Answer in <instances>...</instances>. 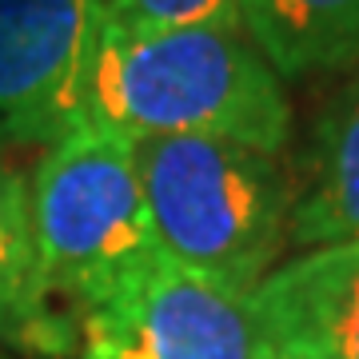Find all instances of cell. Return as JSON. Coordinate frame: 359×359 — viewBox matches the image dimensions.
<instances>
[{
    "mask_svg": "<svg viewBox=\"0 0 359 359\" xmlns=\"http://www.w3.org/2000/svg\"><path fill=\"white\" fill-rule=\"evenodd\" d=\"M76 359H271L252 295L160 256L76 316Z\"/></svg>",
    "mask_w": 359,
    "mask_h": 359,
    "instance_id": "obj_4",
    "label": "cell"
},
{
    "mask_svg": "<svg viewBox=\"0 0 359 359\" xmlns=\"http://www.w3.org/2000/svg\"><path fill=\"white\" fill-rule=\"evenodd\" d=\"M80 120L132 140L219 136L283 156L292 144L287 80L240 25H124L104 16Z\"/></svg>",
    "mask_w": 359,
    "mask_h": 359,
    "instance_id": "obj_1",
    "label": "cell"
},
{
    "mask_svg": "<svg viewBox=\"0 0 359 359\" xmlns=\"http://www.w3.org/2000/svg\"><path fill=\"white\" fill-rule=\"evenodd\" d=\"M104 0H0V144L48 148L80 120Z\"/></svg>",
    "mask_w": 359,
    "mask_h": 359,
    "instance_id": "obj_5",
    "label": "cell"
},
{
    "mask_svg": "<svg viewBox=\"0 0 359 359\" xmlns=\"http://www.w3.org/2000/svg\"><path fill=\"white\" fill-rule=\"evenodd\" d=\"M28 204L44 280L72 320L160 256L136 140L108 124L76 120L40 148Z\"/></svg>",
    "mask_w": 359,
    "mask_h": 359,
    "instance_id": "obj_3",
    "label": "cell"
},
{
    "mask_svg": "<svg viewBox=\"0 0 359 359\" xmlns=\"http://www.w3.org/2000/svg\"><path fill=\"white\" fill-rule=\"evenodd\" d=\"M0 359H8V355H4V347H0Z\"/></svg>",
    "mask_w": 359,
    "mask_h": 359,
    "instance_id": "obj_11",
    "label": "cell"
},
{
    "mask_svg": "<svg viewBox=\"0 0 359 359\" xmlns=\"http://www.w3.org/2000/svg\"><path fill=\"white\" fill-rule=\"evenodd\" d=\"M136 164L160 252L252 295L292 228V172L283 156L219 136H148Z\"/></svg>",
    "mask_w": 359,
    "mask_h": 359,
    "instance_id": "obj_2",
    "label": "cell"
},
{
    "mask_svg": "<svg viewBox=\"0 0 359 359\" xmlns=\"http://www.w3.org/2000/svg\"><path fill=\"white\" fill-rule=\"evenodd\" d=\"M292 188V252L359 240V68L316 112Z\"/></svg>",
    "mask_w": 359,
    "mask_h": 359,
    "instance_id": "obj_7",
    "label": "cell"
},
{
    "mask_svg": "<svg viewBox=\"0 0 359 359\" xmlns=\"http://www.w3.org/2000/svg\"><path fill=\"white\" fill-rule=\"evenodd\" d=\"M0 347L32 359L76 355V320L40 268L28 176L8 160H0Z\"/></svg>",
    "mask_w": 359,
    "mask_h": 359,
    "instance_id": "obj_8",
    "label": "cell"
},
{
    "mask_svg": "<svg viewBox=\"0 0 359 359\" xmlns=\"http://www.w3.org/2000/svg\"><path fill=\"white\" fill-rule=\"evenodd\" d=\"M252 308L271 359H359V240L280 259Z\"/></svg>",
    "mask_w": 359,
    "mask_h": 359,
    "instance_id": "obj_6",
    "label": "cell"
},
{
    "mask_svg": "<svg viewBox=\"0 0 359 359\" xmlns=\"http://www.w3.org/2000/svg\"><path fill=\"white\" fill-rule=\"evenodd\" d=\"M240 25L283 80L359 68V0H240Z\"/></svg>",
    "mask_w": 359,
    "mask_h": 359,
    "instance_id": "obj_9",
    "label": "cell"
},
{
    "mask_svg": "<svg viewBox=\"0 0 359 359\" xmlns=\"http://www.w3.org/2000/svg\"><path fill=\"white\" fill-rule=\"evenodd\" d=\"M104 16L124 25H240V0H104ZM244 28V25H240Z\"/></svg>",
    "mask_w": 359,
    "mask_h": 359,
    "instance_id": "obj_10",
    "label": "cell"
}]
</instances>
